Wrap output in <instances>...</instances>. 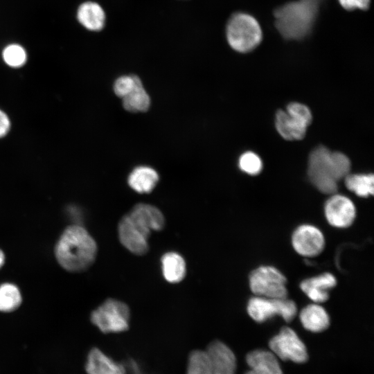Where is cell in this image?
<instances>
[{"instance_id":"6da1fadb","label":"cell","mask_w":374,"mask_h":374,"mask_svg":"<svg viewBox=\"0 0 374 374\" xmlns=\"http://www.w3.org/2000/svg\"><path fill=\"white\" fill-rule=\"evenodd\" d=\"M165 218L156 206L139 203L134 205L119 221L118 239L121 244L133 254L142 256L148 251V238L152 231H160Z\"/></svg>"},{"instance_id":"7a4b0ae2","label":"cell","mask_w":374,"mask_h":374,"mask_svg":"<svg viewBox=\"0 0 374 374\" xmlns=\"http://www.w3.org/2000/svg\"><path fill=\"white\" fill-rule=\"evenodd\" d=\"M98 247L95 240L82 226L74 224L62 232L55 247L60 265L71 272L88 269L96 260Z\"/></svg>"},{"instance_id":"3957f363","label":"cell","mask_w":374,"mask_h":374,"mask_svg":"<svg viewBox=\"0 0 374 374\" xmlns=\"http://www.w3.org/2000/svg\"><path fill=\"white\" fill-rule=\"evenodd\" d=\"M350 162L344 154L316 148L308 159V175L312 184L324 194H335L337 182L349 174Z\"/></svg>"},{"instance_id":"277c9868","label":"cell","mask_w":374,"mask_h":374,"mask_svg":"<svg viewBox=\"0 0 374 374\" xmlns=\"http://www.w3.org/2000/svg\"><path fill=\"white\" fill-rule=\"evenodd\" d=\"M225 35L231 48L243 54L253 51L262 39V31L256 19L241 12H235L230 15L226 24Z\"/></svg>"},{"instance_id":"5b68a950","label":"cell","mask_w":374,"mask_h":374,"mask_svg":"<svg viewBox=\"0 0 374 374\" xmlns=\"http://www.w3.org/2000/svg\"><path fill=\"white\" fill-rule=\"evenodd\" d=\"M130 310L125 303L107 299L91 314V321L102 332H121L129 328Z\"/></svg>"},{"instance_id":"8992f818","label":"cell","mask_w":374,"mask_h":374,"mask_svg":"<svg viewBox=\"0 0 374 374\" xmlns=\"http://www.w3.org/2000/svg\"><path fill=\"white\" fill-rule=\"evenodd\" d=\"M286 278L276 268L261 266L251 273L249 287L258 296L271 299L285 298L287 295Z\"/></svg>"},{"instance_id":"52a82bcc","label":"cell","mask_w":374,"mask_h":374,"mask_svg":"<svg viewBox=\"0 0 374 374\" xmlns=\"http://www.w3.org/2000/svg\"><path fill=\"white\" fill-rule=\"evenodd\" d=\"M247 312L257 322H264L276 315L289 322L295 317L297 308L295 303L287 297L271 299L256 296L249 301Z\"/></svg>"},{"instance_id":"ba28073f","label":"cell","mask_w":374,"mask_h":374,"mask_svg":"<svg viewBox=\"0 0 374 374\" xmlns=\"http://www.w3.org/2000/svg\"><path fill=\"white\" fill-rule=\"evenodd\" d=\"M269 346L278 358L284 361L290 360L301 364L308 358L304 343L296 332L288 327L283 328L273 337L269 342Z\"/></svg>"},{"instance_id":"9c48e42d","label":"cell","mask_w":374,"mask_h":374,"mask_svg":"<svg viewBox=\"0 0 374 374\" xmlns=\"http://www.w3.org/2000/svg\"><path fill=\"white\" fill-rule=\"evenodd\" d=\"M292 243L299 254L305 257H314L323 251L325 239L322 232L316 226L303 224L294 231Z\"/></svg>"},{"instance_id":"30bf717a","label":"cell","mask_w":374,"mask_h":374,"mask_svg":"<svg viewBox=\"0 0 374 374\" xmlns=\"http://www.w3.org/2000/svg\"><path fill=\"white\" fill-rule=\"evenodd\" d=\"M324 212L328 223L337 228L348 227L356 215L353 202L344 195L335 193L326 202Z\"/></svg>"},{"instance_id":"8fae6325","label":"cell","mask_w":374,"mask_h":374,"mask_svg":"<svg viewBox=\"0 0 374 374\" xmlns=\"http://www.w3.org/2000/svg\"><path fill=\"white\" fill-rule=\"evenodd\" d=\"M205 351L212 374H235V356L225 344L220 341H214L208 345Z\"/></svg>"},{"instance_id":"7c38bea8","label":"cell","mask_w":374,"mask_h":374,"mask_svg":"<svg viewBox=\"0 0 374 374\" xmlns=\"http://www.w3.org/2000/svg\"><path fill=\"white\" fill-rule=\"evenodd\" d=\"M246 361L250 369L245 374H283L278 358L271 351L253 350Z\"/></svg>"},{"instance_id":"4fadbf2b","label":"cell","mask_w":374,"mask_h":374,"mask_svg":"<svg viewBox=\"0 0 374 374\" xmlns=\"http://www.w3.org/2000/svg\"><path fill=\"white\" fill-rule=\"evenodd\" d=\"M336 278L330 273L307 278L300 284L301 290L316 303H323L329 297V290L336 285Z\"/></svg>"},{"instance_id":"5bb4252c","label":"cell","mask_w":374,"mask_h":374,"mask_svg":"<svg viewBox=\"0 0 374 374\" xmlns=\"http://www.w3.org/2000/svg\"><path fill=\"white\" fill-rule=\"evenodd\" d=\"M275 125L279 134L289 141L302 139L309 125L299 117L283 110L276 112Z\"/></svg>"},{"instance_id":"9a60e30c","label":"cell","mask_w":374,"mask_h":374,"mask_svg":"<svg viewBox=\"0 0 374 374\" xmlns=\"http://www.w3.org/2000/svg\"><path fill=\"white\" fill-rule=\"evenodd\" d=\"M85 370L87 374H125L123 365L97 348H92L88 353Z\"/></svg>"},{"instance_id":"2e32d148","label":"cell","mask_w":374,"mask_h":374,"mask_svg":"<svg viewBox=\"0 0 374 374\" xmlns=\"http://www.w3.org/2000/svg\"><path fill=\"white\" fill-rule=\"evenodd\" d=\"M303 326L312 332H320L330 325V317L326 310L317 303L310 304L301 310L299 314Z\"/></svg>"},{"instance_id":"e0dca14e","label":"cell","mask_w":374,"mask_h":374,"mask_svg":"<svg viewBox=\"0 0 374 374\" xmlns=\"http://www.w3.org/2000/svg\"><path fill=\"white\" fill-rule=\"evenodd\" d=\"M77 18L85 28L92 31L102 30L105 22L103 9L99 4L93 1L84 2L79 6Z\"/></svg>"},{"instance_id":"ac0fdd59","label":"cell","mask_w":374,"mask_h":374,"mask_svg":"<svg viewBox=\"0 0 374 374\" xmlns=\"http://www.w3.org/2000/svg\"><path fill=\"white\" fill-rule=\"evenodd\" d=\"M159 181V175L151 167L140 166L130 174L127 183L130 187L139 193H150Z\"/></svg>"},{"instance_id":"d6986e66","label":"cell","mask_w":374,"mask_h":374,"mask_svg":"<svg viewBox=\"0 0 374 374\" xmlns=\"http://www.w3.org/2000/svg\"><path fill=\"white\" fill-rule=\"evenodd\" d=\"M161 267L164 278L169 283H177L181 281L186 273V262L178 253H166L161 258Z\"/></svg>"},{"instance_id":"ffe728a7","label":"cell","mask_w":374,"mask_h":374,"mask_svg":"<svg viewBox=\"0 0 374 374\" xmlns=\"http://www.w3.org/2000/svg\"><path fill=\"white\" fill-rule=\"evenodd\" d=\"M344 179L347 188L357 195L367 197L373 194L374 177L373 174H348Z\"/></svg>"},{"instance_id":"44dd1931","label":"cell","mask_w":374,"mask_h":374,"mask_svg":"<svg viewBox=\"0 0 374 374\" xmlns=\"http://www.w3.org/2000/svg\"><path fill=\"white\" fill-rule=\"evenodd\" d=\"M21 301V294L17 285L11 283L0 285V312H10L16 310Z\"/></svg>"},{"instance_id":"7402d4cb","label":"cell","mask_w":374,"mask_h":374,"mask_svg":"<svg viewBox=\"0 0 374 374\" xmlns=\"http://www.w3.org/2000/svg\"><path fill=\"white\" fill-rule=\"evenodd\" d=\"M125 109L131 112H142L148 109L150 98L143 85L136 88L122 98Z\"/></svg>"},{"instance_id":"603a6c76","label":"cell","mask_w":374,"mask_h":374,"mask_svg":"<svg viewBox=\"0 0 374 374\" xmlns=\"http://www.w3.org/2000/svg\"><path fill=\"white\" fill-rule=\"evenodd\" d=\"M186 374H212L206 351L193 350L189 355Z\"/></svg>"},{"instance_id":"cb8c5ba5","label":"cell","mask_w":374,"mask_h":374,"mask_svg":"<svg viewBox=\"0 0 374 374\" xmlns=\"http://www.w3.org/2000/svg\"><path fill=\"white\" fill-rule=\"evenodd\" d=\"M2 56L4 62L11 67H21L26 62L27 54L20 45L12 44L8 45L3 51Z\"/></svg>"},{"instance_id":"d4e9b609","label":"cell","mask_w":374,"mask_h":374,"mask_svg":"<svg viewBox=\"0 0 374 374\" xmlns=\"http://www.w3.org/2000/svg\"><path fill=\"white\" fill-rule=\"evenodd\" d=\"M143 85L141 79L135 75H123L118 78L114 83L115 94L123 98L136 88Z\"/></svg>"},{"instance_id":"484cf974","label":"cell","mask_w":374,"mask_h":374,"mask_svg":"<svg viewBox=\"0 0 374 374\" xmlns=\"http://www.w3.org/2000/svg\"><path fill=\"white\" fill-rule=\"evenodd\" d=\"M239 167L244 172L256 175L262 168V163L260 158L253 152H246L239 159Z\"/></svg>"},{"instance_id":"4316f807","label":"cell","mask_w":374,"mask_h":374,"mask_svg":"<svg viewBox=\"0 0 374 374\" xmlns=\"http://www.w3.org/2000/svg\"><path fill=\"white\" fill-rule=\"evenodd\" d=\"M286 112L302 118L309 124L312 122V116L311 112L310 109L303 104L299 103H291L287 105Z\"/></svg>"},{"instance_id":"83f0119b","label":"cell","mask_w":374,"mask_h":374,"mask_svg":"<svg viewBox=\"0 0 374 374\" xmlns=\"http://www.w3.org/2000/svg\"><path fill=\"white\" fill-rule=\"evenodd\" d=\"M339 5L347 11L355 9L367 10L370 7L371 0H338Z\"/></svg>"},{"instance_id":"f1b7e54d","label":"cell","mask_w":374,"mask_h":374,"mask_svg":"<svg viewBox=\"0 0 374 374\" xmlns=\"http://www.w3.org/2000/svg\"><path fill=\"white\" fill-rule=\"evenodd\" d=\"M10 126L8 116L0 110V138L4 136L9 131Z\"/></svg>"},{"instance_id":"f546056e","label":"cell","mask_w":374,"mask_h":374,"mask_svg":"<svg viewBox=\"0 0 374 374\" xmlns=\"http://www.w3.org/2000/svg\"><path fill=\"white\" fill-rule=\"evenodd\" d=\"M5 262V254L3 251L0 249V269L3 267Z\"/></svg>"}]
</instances>
